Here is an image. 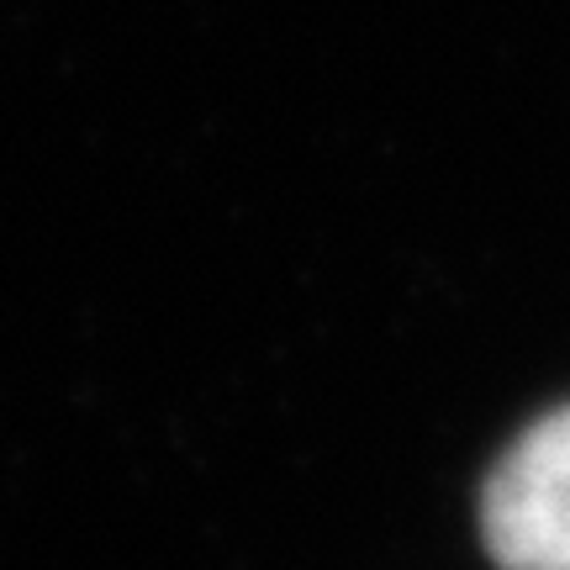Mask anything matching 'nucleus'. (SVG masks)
<instances>
[{
    "label": "nucleus",
    "instance_id": "1",
    "mask_svg": "<svg viewBox=\"0 0 570 570\" xmlns=\"http://www.w3.org/2000/svg\"><path fill=\"white\" fill-rule=\"evenodd\" d=\"M481 539L502 570H570V407L539 417L497 460Z\"/></svg>",
    "mask_w": 570,
    "mask_h": 570
}]
</instances>
